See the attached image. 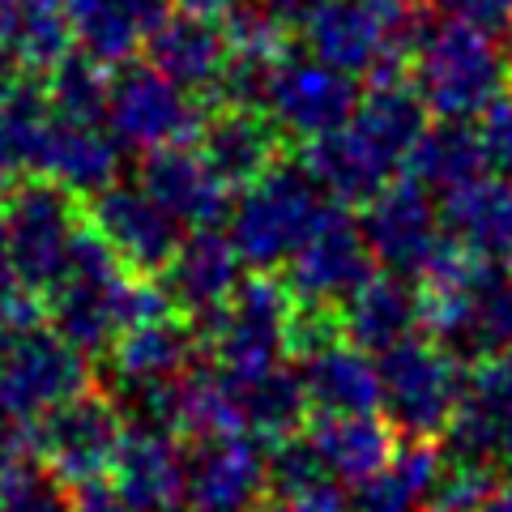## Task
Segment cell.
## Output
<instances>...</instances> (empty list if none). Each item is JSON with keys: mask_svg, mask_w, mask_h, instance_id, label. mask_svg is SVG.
I'll use <instances>...</instances> for the list:
<instances>
[{"mask_svg": "<svg viewBox=\"0 0 512 512\" xmlns=\"http://www.w3.org/2000/svg\"><path fill=\"white\" fill-rule=\"evenodd\" d=\"M427 116L431 111L410 77H376L367 82L359 111L342 133L303 146L299 158L325 188V197L338 205H367L376 192L402 180V167L431 124Z\"/></svg>", "mask_w": 512, "mask_h": 512, "instance_id": "1", "label": "cell"}, {"mask_svg": "<svg viewBox=\"0 0 512 512\" xmlns=\"http://www.w3.org/2000/svg\"><path fill=\"white\" fill-rule=\"evenodd\" d=\"M406 77L436 120H478L512 82L508 47L461 18L427 13L410 39Z\"/></svg>", "mask_w": 512, "mask_h": 512, "instance_id": "2", "label": "cell"}, {"mask_svg": "<svg viewBox=\"0 0 512 512\" xmlns=\"http://www.w3.org/2000/svg\"><path fill=\"white\" fill-rule=\"evenodd\" d=\"M86 380V355L52 325H39L26 295L0 312V406L9 419H47L56 406L82 397Z\"/></svg>", "mask_w": 512, "mask_h": 512, "instance_id": "3", "label": "cell"}, {"mask_svg": "<svg viewBox=\"0 0 512 512\" xmlns=\"http://www.w3.org/2000/svg\"><path fill=\"white\" fill-rule=\"evenodd\" d=\"M133 295H137V278H128L124 261L107 248V239L86 218L69 269L47 291L52 329L64 342H73L82 355L111 350L120 333L133 325Z\"/></svg>", "mask_w": 512, "mask_h": 512, "instance_id": "4", "label": "cell"}, {"mask_svg": "<svg viewBox=\"0 0 512 512\" xmlns=\"http://www.w3.org/2000/svg\"><path fill=\"white\" fill-rule=\"evenodd\" d=\"M325 205V188L303 167V158L291 154L278 167H269L256 184L239 188V201L231 210V244L256 274H274V269L291 265V256L312 235Z\"/></svg>", "mask_w": 512, "mask_h": 512, "instance_id": "5", "label": "cell"}, {"mask_svg": "<svg viewBox=\"0 0 512 512\" xmlns=\"http://www.w3.org/2000/svg\"><path fill=\"white\" fill-rule=\"evenodd\" d=\"M419 278H423L419 286L423 325L431 333V342L448 346L453 355L500 346L495 308H500V286L508 278V269L478 261L466 248L444 239V248L431 256V265Z\"/></svg>", "mask_w": 512, "mask_h": 512, "instance_id": "6", "label": "cell"}, {"mask_svg": "<svg viewBox=\"0 0 512 512\" xmlns=\"http://www.w3.org/2000/svg\"><path fill=\"white\" fill-rule=\"evenodd\" d=\"M299 299L291 286L274 274H252L235 286V295L214 316H205V346L214 355V367L227 376H256L278 367L291 350Z\"/></svg>", "mask_w": 512, "mask_h": 512, "instance_id": "7", "label": "cell"}, {"mask_svg": "<svg viewBox=\"0 0 512 512\" xmlns=\"http://www.w3.org/2000/svg\"><path fill=\"white\" fill-rule=\"evenodd\" d=\"M86 227V201L52 180H22L0 210V231L26 291H52Z\"/></svg>", "mask_w": 512, "mask_h": 512, "instance_id": "8", "label": "cell"}, {"mask_svg": "<svg viewBox=\"0 0 512 512\" xmlns=\"http://www.w3.org/2000/svg\"><path fill=\"white\" fill-rule=\"evenodd\" d=\"M205 116H210V107L197 94L167 82L154 64L128 60L111 69L107 128L120 141V150L154 154L167 146H197Z\"/></svg>", "mask_w": 512, "mask_h": 512, "instance_id": "9", "label": "cell"}, {"mask_svg": "<svg viewBox=\"0 0 512 512\" xmlns=\"http://www.w3.org/2000/svg\"><path fill=\"white\" fill-rule=\"evenodd\" d=\"M466 397L461 359L440 342L410 338L380 355V410L410 440H436L448 431Z\"/></svg>", "mask_w": 512, "mask_h": 512, "instance_id": "10", "label": "cell"}, {"mask_svg": "<svg viewBox=\"0 0 512 512\" xmlns=\"http://www.w3.org/2000/svg\"><path fill=\"white\" fill-rule=\"evenodd\" d=\"M359 77H350L333 64L316 60V56H286L265 90V116L282 128V137L295 150L325 141L333 133H342L350 116L359 111Z\"/></svg>", "mask_w": 512, "mask_h": 512, "instance_id": "11", "label": "cell"}, {"mask_svg": "<svg viewBox=\"0 0 512 512\" xmlns=\"http://www.w3.org/2000/svg\"><path fill=\"white\" fill-rule=\"evenodd\" d=\"M376 274V256L367 248L359 218L350 205H325V214L286 265V286L308 308H342L359 286Z\"/></svg>", "mask_w": 512, "mask_h": 512, "instance_id": "12", "label": "cell"}, {"mask_svg": "<svg viewBox=\"0 0 512 512\" xmlns=\"http://www.w3.org/2000/svg\"><path fill=\"white\" fill-rule=\"evenodd\" d=\"M299 39L308 56L333 64L350 77H406L410 39L380 18L363 0H329L320 13H312L299 26Z\"/></svg>", "mask_w": 512, "mask_h": 512, "instance_id": "13", "label": "cell"}, {"mask_svg": "<svg viewBox=\"0 0 512 512\" xmlns=\"http://www.w3.org/2000/svg\"><path fill=\"white\" fill-rule=\"evenodd\" d=\"M86 218L107 239V248L124 261L128 274L137 278L167 274V265L184 244V222L171 210H163L141 184L128 180H116L99 197H90Z\"/></svg>", "mask_w": 512, "mask_h": 512, "instance_id": "14", "label": "cell"}, {"mask_svg": "<svg viewBox=\"0 0 512 512\" xmlns=\"http://www.w3.org/2000/svg\"><path fill=\"white\" fill-rule=\"evenodd\" d=\"M363 239L372 248L376 265H384L389 274H423L431 265V256L444 248V218L440 205L431 201V192L406 175V180H393L384 192H376L372 201L363 205Z\"/></svg>", "mask_w": 512, "mask_h": 512, "instance_id": "15", "label": "cell"}, {"mask_svg": "<svg viewBox=\"0 0 512 512\" xmlns=\"http://www.w3.org/2000/svg\"><path fill=\"white\" fill-rule=\"evenodd\" d=\"M120 440H124V427H120L116 406L107 397L82 393L73 402L56 406L47 419H39L35 448L56 483L94 487L116 466Z\"/></svg>", "mask_w": 512, "mask_h": 512, "instance_id": "16", "label": "cell"}, {"mask_svg": "<svg viewBox=\"0 0 512 512\" xmlns=\"http://www.w3.org/2000/svg\"><path fill=\"white\" fill-rule=\"evenodd\" d=\"M269 487V457L244 436L197 440L184 461V512H256Z\"/></svg>", "mask_w": 512, "mask_h": 512, "instance_id": "17", "label": "cell"}, {"mask_svg": "<svg viewBox=\"0 0 512 512\" xmlns=\"http://www.w3.org/2000/svg\"><path fill=\"white\" fill-rule=\"evenodd\" d=\"M192 346H197L192 329L175 312L141 320V325L124 329L111 346V384L128 406L141 410L150 397L192 372Z\"/></svg>", "mask_w": 512, "mask_h": 512, "instance_id": "18", "label": "cell"}, {"mask_svg": "<svg viewBox=\"0 0 512 512\" xmlns=\"http://www.w3.org/2000/svg\"><path fill=\"white\" fill-rule=\"evenodd\" d=\"M141 60L154 64L180 90L197 94L205 107H214L222 73H227V60H231V43H227V30H222V18L171 9L146 39V47H141Z\"/></svg>", "mask_w": 512, "mask_h": 512, "instance_id": "19", "label": "cell"}, {"mask_svg": "<svg viewBox=\"0 0 512 512\" xmlns=\"http://www.w3.org/2000/svg\"><path fill=\"white\" fill-rule=\"evenodd\" d=\"M137 184L150 197L171 210L184 227H218L222 218H231V184L210 167V158L201 154V146H167L154 154H141Z\"/></svg>", "mask_w": 512, "mask_h": 512, "instance_id": "20", "label": "cell"}, {"mask_svg": "<svg viewBox=\"0 0 512 512\" xmlns=\"http://www.w3.org/2000/svg\"><path fill=\"white\" fill-rule=\"evenodd\" d=\"M197 146L231 188H248L282 158L299 154L261 107H210Z\"/></svg>", "mask_w": 512, "mask_h": 512, "instance_id": "21", "label": "cell"}, {"mask_svg": "<svg viewBox=\"0 0 512 512\" xmlns=\"http://www.w3.org/2000/svg\"><path fill=\"white\" fill-rule=\"evenodd\" d=\"M448 444L457 457L483 466L512 461V367L504 355L487 359L478 376H470L466 397L448 423Z\"/></svg>", "mask_w": 512, "mask_h": 512, "instance_id": "22", "label": "cell"}, {"mask_svg": "<svg viewBox=\"0 0 512 512\" xmlns=\"http://www.w3.org/2000/svg\"><path fill=\"white\" fill-rule=\"evenodd\" d=\"M299 380L308 393V406L329 414H376L380 410V363H372L363 346L338 338L320 342L299 355Z\"/></svg>", "mask_w": 512, "mask_h": 512, "instance_id": "23", "label": "cell"}, {"mask_svg": "<svg viewBox=\"0 0 512 512\" xmlns=\"http://www.w3.org/2000/svg\"><path fill=\"white\" fill-rule=\"evenodd\" d=\"M184 461L167 427L137 423L124 431L116 453V491L137 512H180L184 508Z\"/></svg>", "mask_w": 512, "mask_h": 512, "instance_id": "24", "label": "cell"}, {"mask_svg": "<svg viewBox=\"0 0 512 512\" xmlns=\"http://www.w3.org/2000/svg\"><path fill=\"white\" fill-rule=\"evenodd\" d=\"M448 244L466 248L487 265H512V180L478 175L474 184L440 197Z\"/></svg>", "mask_w": 512, "mask_h": 512, "instance_id": "25", "label": "cell"}, {"mask_svg": "<svg viewBox=\"0 0 512 512\" xmlns=\"http://www.w3.org/2000/svg\"><path fill=\"white\" fill-rule=\"evenodd\" d=\"M64 13H69L77 52L116 69L141 56L171 5L167 0H64Z\"/></svg>", "mask_w": 512, "mask_h": 512, "instance_id": "26", "label": "cell"}, {"mask_svg": "<svg viewBox=\"0 0 512 512\" xmlns=\"http://www.w3.org/2000/svg\"><path fill=\"white\" fill-rule=\"evenodd\" d=\"M120 141L111 137V128L86 124V120H52L39 163V180H52L60 188H69L73 197H99L103 188L120 180Z\"/></svg>", "mask_w": 512, "mask_h": 512, "instance_id": "27", "label": "cell"}, {"mask_svg": "<svg viewBox=\"0 0 512 512\" xmlns=\"http://www.w3.org/2000/svg\"><path fill=\"white\" fill-rule=\"evenodd\" d=\"M239 265H244V256L235 252L231 235H222L218 227H201L184 235L180 252H175V261L163 274V286L175 299V308L192 316H214L235 295Z\"/></svg>", "mask_w": 512, "mask_h": 512, "instance_id": "28", "label": "cell"}, {"mask_svg": "<svg viewBox=\"0 0 512 512\" xmlns=\"http://www.w3.org/2000/svg\"><path fill=\"white\" fill-rule=\"evenodd\" d=\"M342 333L367 355H389L423 325V299L402 274H372L342 303Z\"/></svg>", "mask_w": 512, "mask_h": 512, "instance_id": "29", "label": "cell"}, {"mask_svg": "<svg viewBox=\"0 0 512 512\" xmlns=\"http://www.w3.org/2000/svg\"><path fill=\"white\" fill-rule=\"evenodd\" d=\"M312 448L320 457L329 478L338 483H367L380 470L393 466V427L380 419V414H329L320 419L312 431Z\"/></svg>", "mask_w": 512, "mask_h": 512, "instance_id": "30", "label": "cell"}, {"mask_svg": "<svg viewBox=\"0 0 512 512\" xmlns=\"http://www.w3.org/2000/svg\"><path fill=\"white\" fill-rule=\"evenodd\" d=\"M406 175H414L427 192H448L474 184L478 175H487L483 167V150H478V133L474 120H436L427 124V133L414 146Z\"/></svg>", "mask_w": 512, "mask_h": 512, "instance_id": "31", "label": "cell"}, {"mask_svg": "<svg viewBox=\"0 0 512 512\" xmlns=\"http://www.w3.org/2000/svg\"><path fill=\"white\" fill-rule=\"evenodd\" d=\"M52 120H56V111L47 103L43 77L26 73V82L0 107V171H5L9 180H18V175L39 180V163H43Z\"/></svg>", "mask_w": 512, "mask_h": 512, "instance_id": "32", "label": "cell"}, {"mask_svg": "<svg viewBox=\"0 0 512 512\" xmlns=\"http://www.w3.org/2000/svg\"><path fill=\"white\" fill-rule=\"evenodd\" d=\"M171 427L188 431L192 440H218V436H244V410H239L235 384L218 367H197L188 372L171 393Z\"/></svg>", "mask_w": 512, "mask_h": 512, "instance_id": "33", "label": "cell"}, {"mask_svg": "<svg viewBox=\"0 0 512 512\" xmlns=\"http://www.w3.org/2000/svg\"><path fill=\"white\" fill-rule=\"evenodd\" d=\"M239 410H244V427L261 440H291L295 427L303 423V410L308 406V393H303V380L291 367H269V372L256 376H231Z\"/></svg>", "mask_w": 512, "mask_h": 512, "instance_id": "34", "label": "cell"}, {"mask_svg": "<svg viewBox=\"0 0 512 512\" xmlns=\"http://www.w3.org/2000/svg\"><path fill=\"white\" fill-rule=\"evenodd\" d=\"M43 90L56 116L64 120H86V124H107V99H111V69L86 52L64 56L52 73H43Z\"/></svg>", "mask_w": 512, "mask_h": 512, "instance_id": "35", "label": "cell"}, {"mask_svg": "<svg viewBox=\"0 0 512 512\" xmlns=\"http://www.w3.org/2000/svg\"><path fill=\"white\" fill-rule=\"evenodd\" d=\"M0 512H73L52 474L30 466L26 457L0 453Z\"/></svg>", "mask_w": 512, "mask_h": 512, "instance_id": "36", "label": "cell"}, {"mask_svg": "<svg viewBox=\"0 0 512 512\" xmlns=\"http://www.w3.org/2000/svg\"><path fill=\"white\" fill-rule=\"evenodd\" d=\"M495 487H500L495 483V466H483V461L453 453L436 491H431V504H436V512H478L491 500Z\"/></svg>", "mask_w": 512, "mask_h": 512, "instance_id": "37", "label": "cell"}, {"mask_svg": "<svg viewBox=\"0 0 512 512\" xmlns=\"http://www.w3.org/2000/svg\"><path fill=\"white\" fill-rule=\"evenodd\" d=\"M474 133H478V150H483L487 175L512 180V86L474 120Z\"/></svg>", "mask_w": 512, "mask_h": 512, "instance_id": "38", "label": "cell"}, {"mask_svg": "<svg viewBox=\"0 0 512 512\" xmlns=\"http://www.w3.org/2000/svg\"><path fill=\"white\" fill-rule=\"evenodd\" d=\"M423 504L427 495L393 466L359 483L355 495H350V512H423Z\"/></svg>", "mask_w": 512, "mask_h": 512, "instance_id": "39", "label": "cell"}, {"mask_svg": "<svg viewBox=\"0 0 512 512\" xmlns=\"http://www.w3.org/2000/svg\"><path fill=\"white\" fill-rule=\"evenodd\" d=\"M448 18H461L478 26L483 35L500 39L508 47V35H512V0H448L444 5Z\"/></svg>", "mask_w": 512, "mask_h": 512, "instance_id": "40", "label": "cell"}, {"mask_svg": "<svg viewBox=\"0 0 512 512\" xmlns=\"http://www.w3.org/2000/svg\"><path fill=\"white\" fill-rule=\"evenodd\" d=\"M274 512H350V495L338 478H316V483L278 495Z\"/></svg>", "mask_w": 512, "mask_h": 512, "instance_id": "41", "label": "cell"}, {"mask_svg": "<svg viewBox=\"0 0 512 512\" xmlns=\"http://www.w3.org/2000/svg\"><path fill=\"white\" fill-rule=\"evenodd\" d=\"M73 512H137L133 504L124 500V495L116 487H103V483H94V487H82V495H77V504Z\"/></svg>", "mask_w": 512, "mask_h": 512, "instance_id": "42", "label": "cell"}, {"mask_svg": "<svg viewBox=\"0 0 512 512\" xmlns=\"http://www.w3.org/2000/svg\"><path fill=\"white\" fill-rule=\"evenodd\" d=\"M261 5H265L269 13H274V18H278L282 26H291L295 35H299V26L308 22L312 13H320V9H325L329 0H261Z\"/></svg>", "mask_w": 512, "mask_h": 512, "instance_id": "43", "label": "cell"}, {"mask_svg": "<svg viewBox=\"0 0 512 512\" xmlns=\"http://www.w3.org/2000/svg\"><path fill=\"white\" fill-rule=\"evenodd\" d=\"M18 299H22V278H18V269H13L5 231H0V312H9Z\"/></svg>", "mask_w": 512, "mask_h": 512, "instance_id": "44", "label": "cell"}, {"mask_svg": "<svg viewBox=\"0 0 512 512\" xmlns=\"http://www.w3.org/2000/svg\"><path fill=\"white\" fill-rule=\"evenodd\" d=\"M26 82V69H22V60L9 52V47H0V107H5V99L13 90H18Z\"/></svg>", "mask_w": 512, "mask_h": 512, "instance_id": "45", "label": "cell"}, {"mask_svg": "<svg viewBox=\"0 0 512 512\" xmlns=\"http://www.w3.org/2000/svg\"><path fill=\"white\" fill-rule=\"evenodd\" d=\"M171 9H184V13H201V18H227L235 5H244V0H167Z\"/></svg>", "mask_w": 512, "mask_h": 512, "instance_id": "46", "label": "cell"}, {"mask_svg": "<svg viewBox=\"0 0 512 512\" xmlns=\"http://www.w3.org/2000/svg\"><path fill=\"white\" fill-rule=\"evenodd\" d=\"M495 333H500V346H512V274L500 286V308H495Z\"/></svg>", "mask_w": 512, "mask_h": 512, "instance_id": "47", "label": "cell"}, {"mask_svg": "<svg viewBox=\"0 0 512 512\" xmlns=\"http://www.w3.org/2000/svg\"><path fill=\"white\" fill-rule=\"evenodd\" d=\"M478 512H512V483H508V487H495L491 500L478 508Z\"/></svg>", "mask_w": 512, "mask_h": 512, "instance_id": "48", "label": "cell"}, {"mask_svg": "<svg viewBox=\"0 0 512 512\" xmlns=\"http://www.w3.org/2000/svg\"><path fill=\"white\" fill-rule=\"evenodd\" d=\"M5 440H9V414L0 406V453H5Z\"/></svg>", "mask_w": 512, "mask_h": 512, "instance_id": "49", "label": "cell"}, {"mask_svg": "<svg viewBox=\"0 0 512 512\" xmlns=\"http://www.w3.org/2000/svg\"><path fill=\"white\" fill-rule=\"evenodd\" d=\"M9 192H13V188H9V175H5V171H0V210H5V201H9Z\"/></svg>", "mask_w": 512, "mask_h": 512, "instance_id": "50", "label": "cell"}, {"mask_svg": "<svg viewBox=\"0 0 512 512\" xmlns=\"http://www.w3.org/2000/svg\"><path fill=\"white\" fill-rule=\"evenodd\" d=\"M508 69H512V35H508Z\"/></svg>", "mask_w": 512, "mask_h": 512, "instance_id": "51", "label": "cell"}]
</instances>
